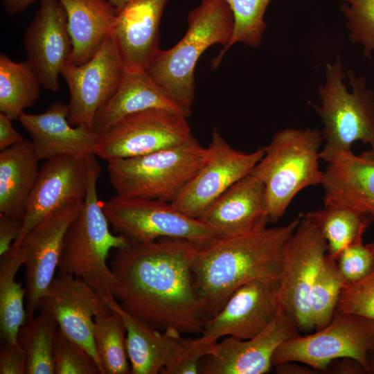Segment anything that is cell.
Segmentation results:
<instances>
[{"label":"cell","mask_w":374,"mask_h":374,"mask_svg":"<svg viewBox=\"0 0 374 374\" xmlns=\"http://www.w3.org/2000/svg\"><path fill=\"white\" fill-rule=\"evenodd\" d=\"M320 105L311 103L323 125V145L320 159L328 163L360 141L370 149L364 153L374 159V93L364 75L346 72L339 56L324 69V82L318 87Z\"/></svg>","instance_id":"cell-3"},{"label":"cell","mask_w":374,"mask_h":374,"mask_svg":"<svg viewBox=\"0 0 374 374\" xmlns=\"http://www.w3.org/2000/svg\"><path fill=\"white\" fill-rule=\"evenodd\" d=\"M39 7L24 33L27 62L42 86L52 92L60 89L59 76L69 62L73 45L66 11L60 0H40Z\"/></svg>","instance_id":"cell-19"},{"label":"cell","mask_w":374,"mask_h":374,"mask_svg":"<svg viewBox=\"0 0 374 374\" xmlns=\"http://www.w3.org/2000/svg\"><path fill=\"white\" fill-rule=\"evenodd\" d=\"M12 119L3 112H0V150H5L24 140L15 129Z\"/></svg>","instance_id":"cell-42"},{"label":"cell","mask_w":374,"mask_h":374,"mask_svg":"<svg viewBox=\"0 0 374 374\" xmlns=\"http://www.w3.org/2000/svg\"><path fill=\"white\" fill-rule=\"evenodd\" d=\"M0 264V328L4 341L19 344L17 334L26 323L24 308L26 290L15 280L19 267L24 264V253L21 247H11L1 256Z\"/></svg>","instance_id":"cell-29"},{"label":"cell","mask_w":374,"mask_h":374,"mask_svg":"<svg viewBox=\"0 0 374 374\" xmlns=\"http://www.w3.org/2000/svg\"><path fill=\"white\" fill-rule=\"evenodd\" d=\"M298 362H285L274 366L276 373L279 374H315L318 371Z\"/></svg>","instance_id":"cell-44"},{"label":"cell","mask_w":374,"mask_h":374,"mask_svg":"<svg viewBox=\"0 0 374 374\" xmlns=\"http://www.w3.org/2000/svg\"><path fill=\"white\" fill-rule=\"evenodd\" d=\"M100 172L95 157L84 200L64 235L58 269L60 274L84 280L107 301L114 298L112 290L116 282L107 259L113 249L125 246L129 240L109 229L97 194Z\"/></svg>","instance_id":"cell-5"},{"label":"cell","mask_w":374,"mask_h":374,"mask_svg":"<svg viewBox=\"0 0 374 374\" xmlns=\"http://www.w3.org/2000/svg\"><path fill=\"white\" fill-rule=\"evenodd\" d=\"M107 1L109 3H111L118 10L132 0H107Z\"/></svg>","instance_id":"cell-46"},{"label":"cell","mask_w":374,"mask_h":374,"mask_svg":"<svg viewBox=\"0 0 374 374\" xmlns=\"http://www.w3.org/2000/svg\"><path fill=\"white\" fill-rule=\"evenodd\" d=\"M151 109H162L187 118L191 114L165 92L146 71H124L116 91L97 112L93 129L103 134L125 116Z\"/></svg>","instance_id":"cell-24"},{"label":"cell","mask_w":374,"mask_h":374,"mask_svg":"<svg viewBox=\"0 0 374 374\" xmlns=\"http://www.w3.org/2000/svg\"><path fill=\"white\" fill-rule=\"evenodd\" d=\"M323 202L349 206L374 217V159L351 150L328 163L321 183Z\"/></svg>","instance_id":"cell-23"},{"label":"cell","mask_w":374,"mask_h":374,"mask_svg":"<svg viewBox=\"0 0 374 374\" xmlns=\"http://www.w3.org/2000/svg\"><path fill=\"white\" fill-rule=\"evenodd\" d=\"M40 0H2L6 11L9 15L21 13L30 4Z\"/></svg>","instance_id":"cell-45"},{"label":"cell","mask_w":374,"mask_h":374,"mask_svg":"<svg viewBox=\"0 0 374 374\" xmlns=\"http://www.w3.org/2000/svg\"><path fill=\"white\" fill-rule=\"evenodd\" d=\"M95 154H62L46 160L39 168L28 199L19 234L11 247H18L38 224L75 202H83Z\"/></svg>","instance_id":"cell-11"},{"label":"cell","mask_w":374,"mask_h":374,"mask_svg":"<svg viewBox=\"0 0 374 374\" xmlns=\"http://www.w3.org/2000/svg\"><path fill=\"white\" fill-rule=\"evenodd\" d=\"M369 244L374 249V242ZM336 310L374 319V270L363 280L344 285Z\"/></svg>","instance_id":"cell-39"},{"label":"cell","mask_w":374,"mask_h":374,"mask_svg":"<svg viewBox=\"0 0 374 374\" xmlns=\"http://www.w3.org/2000/svg\"><path fill=\"white\" fill-rule=\"evenodd\" d=\"M168 0H132L117 10L109 33L125 72L146 71L160 50L159 25Z\"/></svg>","instance_id":"cell-20"},{"label":"cell","mask_w":374,"mask_h":374,"mask_svg":"<svg viewBox=\"0 0 374 374\" xmlns=\"http://www.w3.org/2000/svg\"><path fill=\"white\" fill-rule=\"evenodd\" d=\"M187 118L162 109L130 114L99 134L95 155L108 161L179 145L193 136Z\"/></svg>","instance_id":"cell-10"},{"label":"cell","mask_w":374,"mask_h":374,"mask_svg":"<svg viewBox=\"0 0 374 374\" xmlns=\"http://www.w3.org/2000/svg\"><path fill=\"white\" fill-rule=\"evenodd\" d=\"M279 286V278H257L243 284L205 321L201 335L217 339H247L257 335L272 321L280 307Z\"/></svg>","instance_id":"cell-18"},{"label":"cell","mask_w":374,"mask_h":374,"mask_svg":"<svg viewBox=\"0 0 374 374\" xmlns=\"http://www.w3.org/2000/svg\"><path fill=\"white\" fill-rule=\"evenodd\" d=\"M41 82L29 63L15 62L0 54V112L17 119L24 109L34 105Z\"/></svg>","instance_id":"cell-30"},{"label":"cell","mask_w":374,"mask_h":374,"mask_svg":"<svg viewBox=\"0 0 374 374\" xmlns=\"http://www.w3.org/2000/svg\"><path fill=\"white\" fill-rule=\"evenodd\" d=\"M323 143L321 131L285 128L277 132L265 147V154L251 175L264 185L269 222L285 213L303 189L321 184L319 161Z\"/></svg>","instance_id":"cell-6"},{"label":"cell","mask_w":374,"mask_h":374,"mask_svg":"<svg viewBox=\"0 0 374 374\" xmlns=\"http://www.w3.org/2000/svg\"><path fill=\"white\" fill-rule=\"evenodd\" d=\"M68 116V104L56 101L42 113L24 112L18 117L39 161L62 154H95L99 134L91 127L71 125Z\"/></svg>","instance_id":"cell-22"},{"label":"cell","mask_w":374,"mask_h":374,"mask_svg":"<svg viewBox=\"0 0 374 374\" xmlns=\"http://www.w3.org/2000/svg\"><path fill=\"white\" fill-rule=\"evenodd\" d=\"M109 307L122 317L132 374H157L175 358L186 340L179 332L155 329L126 312L113 298Z\"/></svg>","instance_id":"cell-25"},{"label":"cell","mask_w":374,"mask_h":374,"mask_svg":"<svg viewBox=\"0 0 374 374\" xmlns=\"http://www.w3.org/2000/svg\"><path fill=\"white\" fill-rule=\"evenodd\" d=\"M206 244L177 238L129 241L112 251L114 299L128 313L159 330L199 335L206 321L192 265Z\"/></svg>","instance_id":"cell-1"},{"label":"cell","mask_w":374,"mask_h":374,"mask_svg":"<svg viewBox=\"0 0 374 374\" xmlns=\"http://www.w3.org/2000/svg\"><path fill=\"white\" fill-rule=\"evenodd\" d=\"M264 154L265 147L250 153L234 149L214 127L206 161L172 205L199 219L226 190L250 174Z\"/></svg>","instance_id":"cell-13"},{"label":"cell","mask_w":374,"mask_h":374,"mask_svg":"<svg viewBox=\"0 0 374 374\" xmlns=\"http://www.w3.org/2000/svg\"><path fill=\"white\" fill-rule=\"evenodd\" d=\"M301 335L292 317L280 306L272 321L252 338L225 337L211 354L204 357L199 374H265L273 368L276 348Z\"/></svg>","instance_id":"cell-15"},{"label":"cell","mask_w":374,"mask_h":374,"mask_svg":"<svg viewBox=\"0 0 374 374\" xmlns=\"http://www.w3.org/2000/svg\"><path fill=\"white\" fill-rule=\"evenodd\" d=\"M220 238L245 234L269 222L263 184L249 174L220 196L199 218Z\"/></svg>","instance_id":"cell-21"},{"label":"cell","mask_w":374,"mask_h":374,"mask_svg":"<svg viewBox=\"0 0 374 374\" xmlns=\"http://www.w3.org/2000/svg\"><path fill=\"white\" fill-rule=\"evenodd\" d=\"M123 73L119 55L109 35L87 62L79 65L68 62L61 75L70 92V124L93 128L97 112L113 95Z\"/></svg>","instance_id":"cell-14"},{"label":"cell","mask_w":374,"mask_h":374,"mask_svg":"<svg viewBox=\"0 0 374 374\" xmlns=\"http://www.w3.org/2000/svg\"><path fill=\"white\" fill-rule=\"evenodd\" d=\"M32 142L24 139L0 152V213L23 218L39 168Z\"/></svg>","instance_id":"cell-27"},{"label":"cell","mask_w":374,"mask_h":374,"mask_svg":"<svg viewBox=\"0 0 374 374\" xmlns=\"http://www.w3.org/2000/svg\"><path fill=\"white\" fill-rule=\"evenodd\" d=\"M344 284L336 259L327 253L309 294V311L314 331L324 328L332 320Z\"/></svg>","instance_id":"cell-33"},{"label":"cell","mask_w":374,"mask_h":374,"mask_svg":"<svg viewBox=\"0 0 374 374\" xmlns=\"http://www.w3.org/2000/svg\"><path fill=\"white\" fill-rule=\"evenodd\" d=\"M339 10L346 20L348 38L361 44L363 55L371 58L374 52V0H341Z\"/></svg>","instance_id":"cell-35"},{"label":"cell","mask_w":374,"mask_h":374,"mask_svg":"<svg viewBox=\"0 0 374 374\" xmlns=\"http://www.w3.org/2000/svg\"><path fill=\"white\" fill-rule=\"evenodd\" d=\"M328 244V254L336 259L346 247L362 239L374 217L344 204L326 202L321 208L307 213Z\"/></svg>","instance_id":"cell-28"},{"label":"cell","mask_w":374,"mask_h":374,"mask_svg":"<svg viewBox=\"0 0 374 374\" xmlns=\"http://www.w3.org/2000/svg\"><path fill=\"white\" fill-rule=\"evenodd\" d=\"M83 202H73L44 219L19 246L23 250L25 267L26 323L35 317L42 297L55 278L64 235Z\"/></svg>","instance_id":"cell-16"},{"label":"cell","mask_w":374,"mask_h":374,"mask_svg":"<svg viewBox=\"0 0 374 374\" xmlns=\"http://www.w3.org/2000/svg\"><path fill=\"white\" fill-rule=\"evenodd\" d=\"M39 310L19 328L17 341L26 353V374H55L53 344L59 326L51 313Z\"/></svg>","instance_id":"cell-31"},{"label":"cell","mask_w":374,"mask_h":374,"mask_svg":"<svg viewBox=\"0 0 374 374\" xmlns=\"http://www.w3.org/2000/svg\"><path fill=\"white\" fill-rule=\"evenodd\" d=\"M374 351V319L361 314L335 311L330 323L319 330L282 343L271 364L298 362L327 372L330 363L349 357L368 371V354Z\"/></svg>","instance_id":"cell-8"},{"label":"cell","mask_w":374,"mask_h":374,"mask_svg":"<svg viewBox=\"0 0 374 374\" xmlns=\"http://www.w3.org/2000/svg\"><path fill=\"white\" fill-rule=\"evenodd\" d=\"M328 373L338 374H364L366 371L357 360L343 357L332 361L328 367Z\"/></svg>","instance_id":"cell-43"},{"label":"cell","mask_w":374,"mask_h":374,"mask_svg":"<svg viewBox=\"0 0 374 374\" xmlns=\"http://www.w3.org/2000/svg\"><path fill=\"white\" fill-rule=\"evenodd\" d=\"M301 218L203 245L192 265L193 286L206 321L232 294L257 278H279L290 240Z\"/></svg>","instance_id":"cell-2"},{"label":"cell","mask_w":374,"mask_h":374,"mask_svg":"<svg viewBox=\"0 0 374 374\" xmlns=\"http://www.w3.org/2000/svg\"><path fill=\"white\" fill-rule=\"evenodd\" d=\"M94 318V343L103 374L131 373L126 328L114 310Z\"/></svg>","instance_id":"cell-32"},{"label":"cell","mask_w":374,"mask_h":374,"mask_svg":"<svg viewBox=\"0 0 374 374\" xmlns=\"http://www.w3.org/2000/svg\"><path fill=\"white\" fill-rule=\"evenodd\" d=\"M1 374H26V355L19 344L4 341L0 350Z\"/></svg>","instance_id":"cell-40"},{"label":"cell","mask_w":374,"mask_h":374,"mask_svg":"<svg viewBox=\"0 0 374 374\" xmlns=\"http://www.w3.org/2000/svg\"><path fill=\"white\" fill-rule=\"evenodd\" d=\"M368 373L374 374V351H372L368 354Z\"/></svg>","instance_id":"cell-47"},{"label":"cell","mask_w":374,"mask_h":374,"mask_svg":"<svg viewBox=\"0 0 374 374\" xmlns=\"http://www.w3.org/2000/svg\"><path fill=\"white\" fill-rule=\"evenodd\" d=\"M66 14L73 50L69 62L82 64L100 48L114 24L117 9L107 0H60Z\"/></svg>","instance_id":"cell-26"},{"label":"cell","mask_w":374,"mask_h":374,"mask_svg":"<svg viewBox=\"0 0 374 374\" xmlns=\"http://www.w3.org/2000/svg\"><path fill=\"white\" fill-rule=\"evenodd\" d=\"M55 374H102L93 357L57 328L53 344Z\"/></svg>","instance_id":"cell-36"},{"label":"cell","mask_w":374,"mask_h":374,"mask_svg":"<svg viewBox=\"0 0 374 374\" xmlns=\"http://www.w3.org/2000/svg\"><path fill=\"white\" fill-rule=\"evenodd\" d=\"M102 207L112 228L129 241L177 238L208 244L220 238L206 224L185 215L169 202L116 195L102 202Z\"/></svg>","instance_id":"cell-9"},{"label":"cell","mask_w":374,"mask_h":374,"mask_svg":"<svg viewBox=\"0 0 374 374\" xmlns=\"http://www.w3.org/2000/svg\"><path fill=\"white\" fill-rule=\"evenodd\" d=\"M328 253L327 242L317 226L303 217L287 246L279 278L280 306L300 332L314 331L308 299L317 274Z\"/></svg>","instance_id":"cell-12"},{"label":"cell","mask_w":374,"mask_h":374,"mask_svg":"<svg viewBox=\"0 0 374 374\" xmlns=\"http://www.w3.org/2000/svg\"><path fill=\"white\" fill-rule=\"evenodd\" d=\"M229 6L234 19V29L227 47L221 50L211 62L213 69L218 67L227 51L236 43L257 48L267 28L266 10L276 0H223Z\"/></svg>","instance_id":"cell-34"},{"label":"cell","mask_w":374,"mask_h":374,"mask_svg":"<svg viewBox=\"0 0 374 374\" xmlns=\"http://www.w3.org/2000/svg\"><path fill=\"white\" fill-rule=\"evenodd\" d=\"M39 309L51 313L59 328L93 357L103 374L94 343L95 317L112 310L103 299L84 280L59 273L42 297Z\"/></svg>","instance_id":"cell-17"},{"label":"cell","mask_w":374,"mask_h":374,"mask_svg":"<svg viewBox=\"0 0 374 374\" xmlns=\"http://www.w3.org/2000/svg\"><path fill=\"white\" fill-rule=\"evenodd\" d=\"M207 157L193 136L184 143L145 155L107 161L116 195L172 203L201 168Z\"/></svg>","instance_id":"cell-7"},{"label":"cell","mask_w":374,"mask_h":374,"mask_svg":"<svg viewBox=\"0 0 374 374\" xmlns=\"http://www.w3.org/2000/svg\"><path fill=\"white\" fill-rule=\"evenodd\" d=\"M217 342L218 339L204 335L186 339L173 360L160 373L199 374L201 360L213 353Z\"/></svg>","instance_id":"cell-37"},{"label":"cell","mask_w":374,"mask_h":374,"mask_svg":"<svg viewBox=\"0 0 374 374\" xmlns=\"http://www.w3.org/2000/svg\"><path fill=\"white\" fill-rule=\"evenodd\" d=\"M188 30L174 46L159 50L146 72L170 97L191 111L195 92V68L210 46L229 44L234 29L233 13L223 0H201L187 15Z\"/></svg>","instance_id":"cell-4"},{"label":"cell","mask_w":374,"mask_h":374,"mask_svg":"<svg viewBox=\"0 0 374 374\" xmlns=\"http://www.w3.org/2000/svg\"><path fill=\"white\" fill-rule=\"evenodd\" d=\"M22 219L0 213V256L11 248L21 231Z\"/></svg>","instance_id":"cell-41"},{"label":"cell","mask_w":374,"mask_h":374,"mask_svg":"<svg viewBox=\"0 0 374 374\" xmlns=\"http://www.w3.org/2000/svg\"><path fill=\"white\" fill-rule=\"evenodd\" d=\"M336 260L344 285L355 283L374 270V249L360 239L343 249Z\"/></svg>","instance_id":"cell-38"}]
</instances>
